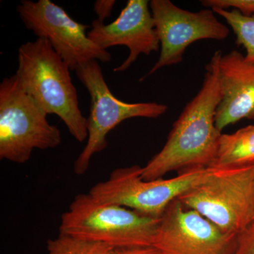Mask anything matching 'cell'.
I'll return each mask as SVG.
<instances>
[{"label": "cell", "instance_id": "18", "mask_svg": "<svg viewBox=\"0 0 254 254\" xmlns=\"http://www.w3.org/2000/svg\"><path fill=\"white\" fill-rule=\"evenodd\" d=\"M116 1L115 0H97L93 7V10L98 16L97 20L100 23H104L105 19L111 16Z\"/></svg>", "mask_w": 254, "mask_h": 254}, {"label": "cell", "instance_id": "15", "mask_svg": "<svg viewBox=\"0 0 254 254\" xmlns=\"http://www.w3.org/2000/svg\"><path fill=\"white\" fill-rule=\"evenodd\" d=\"M223 18L236 36V44L246 50V60L254 63V15L243 16L235 9H212Z\"/></svg>", "mask_w": 254, "mask_h": 254}, {"label": "cell", "instance_id": "13", "mask_svg": "<svg viewBox=\"0 0 254 254\" xmlns=\"http://www.w3.org/2000/svg\"><path fill=\"white\" fill-rule=\"evenodd\" d=\"M254 165V125L232 133H221L216 156L208 168L213 170L242 168Z\"/></svg>", "mask_w": 254, "mask_h": 254}, {"label": "cell", "instance_id": "9", "mask_svg": "<svg viewBox=\"0 0 254 254\" xmlns=\"http://www.w3.org/2000/svg\"><path fill=\"white\" fill-rule=\"evenodd\" d=\"M150 9L161 51L158 61L141 81L160 68L181 63L187 48L195 42L222 41L230 34L229 28L209 8L191 12L178 7L170 0H151Z\"/></svg>", "mask_w": 254, "mask_h": 254}, {"label": "cell", "instance_id": "2", "mask_svg": "<svg viewBox=\"0 0 254 254\" xmlns=\"http://www.w3.org/2000/svg\"><path fill=\"white\" fill-rule=\"evenodd\" d=\"M69 66L43 38L23 43L18 49L15 73L28 95L47 115L61 119L78 141L88 138L87 118L79 108Z\"/></svg>", "mask_w": 254, "mask_h": 254}, {"label": "cell", "instance_id": "10", "mask_svg": "<svg viewBox=\"0 0 254 254\" xmlns=\"http://www.w3.org/2000/svg\"><path fill=\"white\" fill-rule=\"evenodd\" d=\"M236 235L176 199L160 218L153 247L164 254H235Z\"/></svg>", "mask_w": 254, "mask_h": 254}, {"label": "cell", "instance_id": "3", "mask_svg": "<svg viewBox=\"0 0 254 254\" xmlns=\"http://www.w3.org/2000/svg\"><path fill=\"white\" fill-rule=\"evenodd\" d=\"M159 221L160 218L81 193L62 215L59 233L99 242L115 250L153 247Z\"/></svg>", "mask_w": 254, "mask_h": 254}, {"label": "cell", "instance_id": "7", "mask_svg": "<svg viewBox=\"0 0 254 254\" xmlns=\"http://www.w3.org/2000/svg\"><path fill=\"white\" fill-rule=\"evenodd\" d=\"M209 172V168L200 169L168 180H144L142 167L132 165L115 169L108 180L97 183L88 193L100 201L160 218L174 200L204 180Z\"/></svg>", "mask_w": 254, "mask_h": 254}, {"label": "cell", "instance_id": "12", "mask_svg": "<svg viewBox=\"0 0 254 254\" xmlns=\"http://www.w3.org/2000/svg\"><path fill=\"white\" fill-rule=\"evenodd\" d=\"M221 100L215 115L220 132L240 120L254 121V63L237 50L222 55L218 66Z\"/></svg>", "mask_w": 254, "mask_h": 254}, {"label": "cell", "instance_id": "6", "mask_svg": "<svg viewBox=\"0 0 254 254\" xmlns=\"http://www.w3.org/2000/svg\"><path fill=\"white\" fill-rule=\"evenodd\" d=\"M76 76L91 97L90 114L87 118L86 145L74 163V173L83 175L88 171L91 158L108 146L110 131L128 119L158 118L168 107L155 103H128L114 96L105 81L98 61L82 64L75 70Z\"/></svg>", "mask_w": 254, "mask_h": 254}, {"label": "cell", "instance_id": "1", "mask_svg": "<svg viewBox=\"0 0 254 254\" xmlns=\"http://www.w3.org/2000/svg\"><path fill=\"white\" fill-rule=\"evenodd\" d=\"M222 55L220 50L214 53L205 66L200 91L174 123L163 148L142 167L143 180H158L173 171L182 174L208 168L213 163L222 133L215 127L221 100L218 66Z\"/></svg>", "mask_w": 254, "mask_h": 254}, {"label": "cell", "instance_id": "14", "mask_svg": "<svg viewBox=\"0 0 254 254\" xmlns=\"http://www.w3.org/2000/svg\"><path fill=\"white\" fill-rule=\"evenodd\" d=\"M46 249L47 254H118L109 246L60 233L47 241Z\"/></svg>", "mask_w": 254, "mask_h": 254}, {"label": "cell", "instance_id": "5", "mask_svg": "<svg viewBox=\"0 0 254 254\" xmlns=\"http://www.w3.org/2000/svg\"><path fill=\"white\" fill-rule=\"evenodd\" d=\"M178 199L224 232L237 235L254 221V165L210 169L204 180Z\"/></svg>", "mask_w": 254, "mask_h": 254}, {"label": "cell", "instance_id": "19", "mask_svg": "<svg viewBox=\"0 0 254 254\" xmlns=\"http://www.w3.org/2000/svg\"><path fill=\"white\" fill-rule=\"evenodd\" d=\"M118 254H164L154 247H138V248L117 250Z\"/></svg>", "mask_w": 254, "mask_h": 254}, {"label": "cell", "instance_id": "11", "mask_svg": "<svg viewBox=\"0 0 254 254\" xmlns=\"http://www.w3.org/2000/svg\"><path fill=\"white\" fill-rule=\"evenodd\" d=\"M88 36L103 50L117 46L129 49L128 58L114 68L115 72L126 71L139 55H149L158 51L160 47L148 0H128L118 18L110 24L94 20Z\"/></svg>", "mask_w": 254, "mask_h": 254}, {"label": "cell", "instance_id": "8", "mask_svg": "<svg viewBox=\"0 0 254 254\" xmlns=\"http://www.w3.org/2000/svg\"><path fill=\"white\" fill-rule=\"evenodd\" d=\"M16 11L25 27L38 38L49 42L71 71L93 60L111 61L110 53L88 38L87 30L91 26L75 21L50 0H22L16 6Z\"/></svg>", "mask_w": 254, "mask_h": 254}, {"label": "cell", "instance_id": "16", "mask_svg": "<svg viewBox=\"0 0 254 254\" xmlns=\"http://www.w3.org/2000/svg\"><path fill=\"white\" fill-rule=\"evenodd\" d=\"M200 4L211 9H235L247 17L254 15V0H202Z\"/></svg>", "mask_w": 254, "mask_h": 254}, {"label": "cell", "instance_id": "4", "mask_svg": "<svg viewBox=\"0 0 254 254\" xmlns=\"http://www.w3.org/2000/svg\"><path fill=\"white\" fill-rule=\"evenodd\" d=\"M25 91L16 73L0 83V159L23 164L35 149L55 148L61 131Z\"/></svg>", "mask_w": 254, "mask_h": 254}, {"label": "cell", "instance_id": "17", "mask_svg": "<svg viewBox=\"0 0 254 254\" xmlns=\"http://www.w3.org/2000/svg\"><path fill=\"white\" fill-rule=\"evenodd\" d=\"M235 254H254V221L237 234Z\"/></svg>", "mask_w": 254, "mask_h": 254}]
</instances>
